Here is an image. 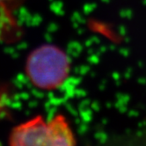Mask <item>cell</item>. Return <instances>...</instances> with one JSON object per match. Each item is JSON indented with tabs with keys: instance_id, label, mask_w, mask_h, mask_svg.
Returning <instances> with one entry per match:
<instances>
[{
	"instance_id": "2",
	"label": "cell",
	"mask_w": 146,
	"mask_h": 146,
	"mask_svg": "<svg viewBox=\"0 0 146 146\" xmlns=\"http://www.w3.org/2000/svg\"><path fill=\"white\" fill-rule=\"evenodd\" d=\"M70 61L67 54L57 46L41 45L28 55L26 75L35 87L42 91L60 88L69 78Z\"/></svg>"
},
{
	"instance_id": "1",
	"label": "cell",
	"mask_w": 146,
	"mask_h": 146,
	"mask_svg": "<svg viewBox=\"0 0 146 146\" xmlns=\"http://www.w3.org/2000/svg\"><path fill=\"white\" fill-rule=\"evenodd\" d=\"M9 146H76V139L62 114L48 121L38 115L13 128Z\"/></svg>"
},
{
	"instance_id": "3",
	"label": "cell",
	"mask_w": 146,
	"mask_h": 146,
	"mask_svg": "<svg viewBox=\"0 0 146 146\" xmlns=\"http://www.w3.org/2000/svg\"><path fill=\"white\" fill-rule=\"evenodd\" d=\"M27 0H0V43H14L22 36L16 13Z\"/></svg>"
}]
</instances>
